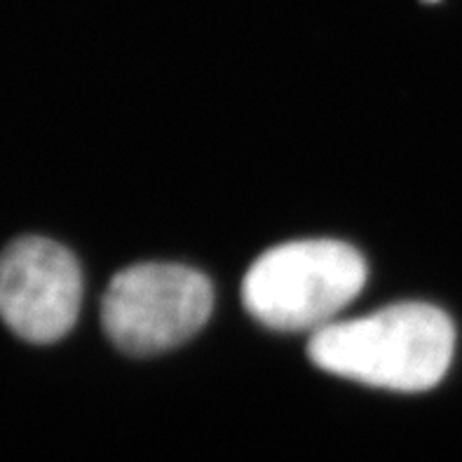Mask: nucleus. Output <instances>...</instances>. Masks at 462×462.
<instances>
[{"instance_id": "7ed1b4c3", "label": "nucleus", "mask_w": 462, "mask_h": 462, "mask_svg": "<svg viewBox=\"0 0 462 462\" xmlns=\"http://www.w3.org/2000/svg\"><path fill=\"white\" fill-rule=\"evenodd\" d=\"M211 310L214 289L199 270L139 263L111 280L101 299V327L117 350L151 357L193 338Z\"/></svg>"}, {"instance_id": "f257e3e1", "label": "nucleus", "mask_w": 462, "mask_h": 462, "mask_svg": "<svg viewBox=\"0 0 462 462\" xmlns=\"http://www.w3.org/2000/svg\"><path fill=\"white\" fill-rule=\"evenodd\" d=\"M456 350V328L428 303H397L334 322L310 336L317 369L397 393H422L441 381Z\"/></svg>"}, {"instance_id": "20e7f679", "label": "nucleus", "mask_w": 462, "mask_h": 462, "mask_svg": "<svg viewBox=\"0 0 462 462\" xmlns=\"http://www.w3.org/2000/svg\"><path fill=\"white\" fill-rule=\"evenodd\" d=\"M82 303L78 258L47 237H19L0 254V319L19 338L47 346L64 338Z\"/></svg>"}, {"instance_id": "f03ea898", "label": "nucleus", "mask_w": 462, "mask_h": 462, "mask_svg": "<svg viewBox=\"0 0 462 462\" xmlns=\"http://www.w3.org/2000/svg\"><path fill=\"white\" fill-rule=\"evenodd\" d=\"M366 275V261L347 242H287L254 261L242 300L263 327L317 334L357 299Z\"/></svg>"}]
</instances>
